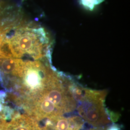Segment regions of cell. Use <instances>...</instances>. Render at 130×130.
I'll use <instances>...</instances> for the list:
<instances>
[{"instance_id":"obj_7","label":"cell","mask_w":130,"mask_h":130,"mask_svg":"<svg viewBox=\"0 0 130 130\" xmlns=\"http://www.w3.org/2000/svg\"><path fill=\"white\" fill-rule=\"evenodd\" d=\"M104 0H79L82 6L89 10H93L97 5H99Z\"/></svg>"},{"instance_id":"obj_3","label":"cell","mask_w":130,"mask_h":130,"mask_svg":"<svg viewBox=\"0 0 130 130\" xmlns=\"http://www.w3.org/2000/svg\"><path fill=\"white\" fill-rule=\"evenodd\" d=\"M107 92L84 89L79 99L78 111L82 119L95 128H102L110 123L104 106Z\"/></svg>"},{"instance_id":"obj_5","label":"cell","mask_w":130,"mask_h":130,"mask_svg":"<svg viewBox=\"0 0 130 130\" xmlns=\"http://www.w3.org/2000/svg\"><path fill=\"white\" fill-rule=\"evenodd\" d=\"M39 122L27 114H14L12 120L6 122L1 130H35Z\"/></svg>"},{"instance_id":"obj_6","label":"cell","mask_w":130,"mask_h":130,"mask_svg":"<svg viewBox=\"0 0 130 130\" xmlns=\"http://www.w3.org/2000/svg\"><path fill=\"white\" fill-rule=\"evenodd\" d=\"M26 60L12 57H0V71L5 74L21 78Z\"/></svg>"},{"instance_id":"obj_4","label":"cell","mask_w":130,"mask_h":130,"mask_svg":"<svg viewBox=\"0 0 130 130\" xmlns=\"http://www.w3.org/2000/svg\"><path fill=\"white\" fill-rule=\"evenodd\" d=\"M45 127L49 130H81L84 121L79 116L55 117L46 120Z\"/></svg>"},{"instance_id":"obj_9","label":"cell","mask_w":130,"mask_h":130,"mask_svg":"<svg viewBox=\"0 0 130 130\" xmlns=\"http://www.w3.org/2000/svg\"><path fill=\"white\" fill-rule=\"evenodd\" d=\"M89 130H105L104 129H102V128H96L95 129H92Z\"/></svg>"},{"instance_id":"obj_1","label":"cell","mask_w":130,"mask_h":130,"mask_svg":"<svg viewBox=\"0 0 130 130\" xmlns=\"http://www.w3.org/2000/svg\"><path fill=\"white\" fill-rule=\"evenodd\" d=\"M51 42L43 27L23 19L22 14L6 33L0 46V57L37 60L51 58Z\"/></svg>"},{"instance_id":"obj_8","label":"cell","mask_w":130,"mask_h":130,"mask_svg":"<svg viewBox=\"0 0 130 130\" xmlns=\"http://www.w3.org/2000/svg\"><path fill=\"white\" fill-rule=\"evenodd\" d=\"M107 130H121V129L117 125H112Z\"/></svg>"},{"instance_id":"obj_2","label":"cell","mask_w":130,"mask_h":130,"mask_svg":"<svg viewBox=\"0 0 130 130\" xmlns=\"http://www.w3.org/2000/svg\"><path fill=\"white\" fill-rule=\"evenodd\" d=\"M50 59L25 61L19 80L20 91L25 96L22 104L41 93L57 74L48 65Z\"/></svg>"}]
</instances>
